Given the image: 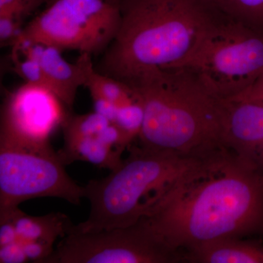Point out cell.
<instances>
[{"mask_svg": "<svg viewBox=\"0 0 263 263\" xmlns=\"http://www.w3.org/2000/svg\"><path fill=\"white\" fill-rule=\"evenodd\" d=\"M143 218L182 259L185 252L214 240L263 238V174L224 148Z\"/></svg>", "mask_w": 263, "mask_h": 263, "instance_id": "cell-1", "label": "cell"}, {"mask_svg": "<svg viewBox=\"0 0 263 263\" xmlns=\"http://www.w3.org/2000/svg\"><path fill=\"white\" fill-rule=\"evenodd\" d=\"M117 35L95 68L127 84L185 69L212 26L202 0H119Z\"/></svg>", "mask_w": 263, "mask_h": 263, "instance_id": "cell-2", "label": "cell"}, {"mask_svg": "<svg viewBox=\"0 0 263 263\" xmlns=\"http://www.w3.org/2000/svg\"><path fill=\"white\" fill-rule=\"evenodd\" d=\"M144 110L138 139L148 149L205 157L224 149V100L186 69L162 71L127 84Z\"/></svg>", "mask_w": 263, "mask_h": 263, "instance_id": "cell-3", "label": "cell"}, {"mask_svg": "<svg viewBox=\"0 0 263 263\" xmlns=\"http://www.w3.org/2000/svg\"><path fill=\"white\" fill-rule=\"evenodd\" d=\"M127 149L129 155L119 167L84 186L89 217L71 230L88 233L136 224L214 155L184 157L133 144Z\"/></svg>", "mask_w": 263, "mask_h": 263, "instance_id": "cell-4", "label": "cell"}, {"mask_svg": "<svg viewBox=\"0 0 263 263\" xmlns=\"http://www.w3.org/2000/svg\"><path fill=\"white\" fill-rule=\"evenodd\" d=\"M119 1L51 0L24 26L18 41L44 43L62 51L100 54L119 30Z\"/></svg>", "mask_w": 263, "mask_h": 263, "instance_id": "cell-5", "label": "cell"}, {"mask_svg": "<svg viewBox=\"0 0 263 263\" xmlns=\"http://www.w3.org/2000/svg\"><path fill=\"white\" fill-rule=\"evenodd\" d=\"M185 69L216 98H235L263 74V34L242 26L212 27Z\"/></svg>", "mask_w": 263, "mask_h": 263, "instance_id": "cell-6", "label": "cell"}, {"mask_svg": "<svg viewBox=\"0 0 263 263\" xmlns=\"http://www.w3.org/2000/svg\"><path fill=\"white\" fill-rule=\"evenodd\" d=\"M52 147L0 143V222L13 220L18 205L37 197H58L79 205L85 197Z\"/></svg>", "mask_w": 263, "mask_h": 263, "instance_id": "cell-7", "label": "cell"}, {"mask_svg": "<svg viewBox=\"0 0 263 263\" xmlns=\"http://www.w3.org/2000/svg\"><path fill=\"white\" fill-rule=\"evenodd\" d=\"M145 218L125 228L79 233L71 230L44 263H179Z\"/></svg>", "mask_w": 263, "mask_h": 263, "instance_id": "cell-8", "label": "cell"}, {"mask_svg": "<svg viewBox=\"0 0 263 263\" xmlns=\"http://www.w3.org/2000/svg\"><path fill=\"white\" fill-rule=\"evenodd\" d=\"M48 88L27 84L8 92L1 108L0 143L28 148H49L50 138L71 114Z\"/></svg>", "mask_w": 263, "mask_h": 263, "instance_id": "cell-9", "label": "cell"}, {"mask_svg": "<svg viewBox=\"0 0 263 263\" xmlns=\"http://www.w3.org/2000/svg\"><path fill=\"white\" fill-rule=\"evenodd\" d=\"M222 142L240 162L263 174V103L224 100Z\"/></svg>", "mask_w": 263, "mask_h": 263, "instance_id": "cell-10", "label": "cell"}, {"mask_svg": "<svg viewBox=\"0 0 263 263\" xmlns=\"http://www.w3.org/2000/svg\"><path fill=\"white\" fill-rule=\"evenodd\" d=\"M12 51L37 60L50 89L70 109L73 106L78 89L85 86L95 66L91 55L82 53L72 63L64 58L61 50L44 43L18 41L12 46Z\"/></svg>", "mask_w": 263, "mask_h": 263, "instance_id": "cell-11", "label": "cell"}, {"mask_svg": "<svg viewBox=\"0 0 263 263\" xmlns=\"http://www.w3.org/2000/svg\"><path fill=\"white\" fill-rule=\"evenodd\" d=\"M183 262L263 263V238H228L214 240L185 252Z\"/></svg>", "mask_w": 263, "mask_h": 263, "instance_id": "cell-12", "label": "cell"}, {"mask_svg": "<svg viewBox=\"0 0 263 263\" xmlns=\"http://www.w3.org/2000/svg\"><path fill=\"white\" fill-rule=\"evenodd\" d=\"M64 140V146L57 155L65 165L82 161L111 171L122 163V154L102 141L100 135Z\"/></svg>", "mask_w": 263, "mask_h": 263, "instance_id": "cell-13", "label": "cell"}, {"mask_svg": "<svg viewBox=\"0 0 263 263\" xmlns=\"http://www.w3.org/2000/svg\"><path fill=\"white\" fill-rule=\"evenodd\" d=\"M13 220L20 240H39L52 245L59 237L64 238L68 234L73 226L68 216L59 212L34 216L20 209Z\"/></svg>", "mask_w": 263, "mask_h": 263, "instance_id": "cell-14", "label": "cell"}, {"mask_svg": "<svg viewBox=\"0 0 263 263\" xmlns=\"http://www.w3.org/2000/svg\"><path fill=\"white\" fill-rule=\"evenodd\" d=\"M143 119L144 110L137 95L136 100L131 103L119 107L113 124L120 135V142L118 148L120 153L123 154L132 145L133 141L138 138L143 127Z\"/></svg>", "mask_w": 263, "mask_h": 263, "instance_id": "cell-15", "label": "cell"}, {"mask_svg": "<svg viewBox=\"0 0 263 263\" xmlns=\"http://www.w3.org/2000/svg\"><path fill=\"white\" fill-rule=\"evenodd\" d=\"M85 86L89 90L98 91L119 107L131 103L136 99V92L133 88L98 72L95 68V65L90 70Z\"/></svg>", "mask_w": 263, "mask_h": 263, "instance_id": "cell-16", "label": "cell"}, {"mask_svg": "<svg viewBox=\"0 0 263 263\" xmlns=\"http://www.w3.org/2000/svg\"><path fill=\"white\" fill-rule=\"evenodd\" d=\"M112 124L106 118L96 112L72 115L64 124V139L99 136L107 127Z\"/></svg>", "mask_w": 263, "mask_h": 263, "instance_id": "cell-17", "label": "cell"}, {"mask_svg": "<svg viewBox=\"0 0 263 263\" xmlns=\"http://www.w3.org/2000/svg\"><path fill=\"white\" fill-rule=\"evenodd\" d=\"M13 71L27 84L43 86L50 89L47 79L39 62L17 52H11Z\"/></svg>", "mask_w": 263, "mask_h": 263, "instance_id": "cell-18", "label": "cell"}, {"mask_svg": "<svg viewBox=\"0 0 263 263\" xmlns=\"http://www.w3.org/2000/svg\"><path fill=\"white\" fill-rule=\"evenodd\" d=\"M221 5L254 23L263 24V0H220Z\"/></svg>", "mask_w": 263, "mask_h": 263, "instance_id": "cell-19", "label": "cell"}, {"mask_svg": "<svg viewBox=\"0 0 263 263\" xmlns=\"http://www.w3.org/2000/svg\"><path fill=\"white\" fill-rule=\"evenodd\" d=\"M51 0H0V15H13L24 20Z\"/></svg>", "mask_w": 263, "mask_h": 263, "instance_id": "cell-20", "label": "cell"}, {"mask_svg": "<svg viewBox=\"0 0 263 263\" xmlns=\"http://www.w3.org/2000/svg\"><path fill=\"white\" fill-rule=\"evenodd\" d=\"M24 20L13 15H0V46H13L18 41L24 27Z\"/></svg>", "mask_w": 263, "mask_h": 263, "instance_id": "cell-21", "label": "cell"}, {"mask_svg": "<svg viewBox=\"0 0 263 263\" xmlns=\"http://www.w3.org/2000/svg\"><path fill=\"white\" fill-rule=\"evenodd\" d=\"M22 243L24 252L29 260H32L35 263H44L54 251L53 248V245L46 242L22 240Z\"/></svg>", "mask_w": 263, "mask_h": 263, "instance_id": "cell-22", "label": "cell"}, {"mask_svg": "<svg viewBox=\"0 0 263 263\" xmlns=\"http://www.w3.org/2000/svg\"><path fill=\"white\" fill-rule=\"evenodd\" d=\"M89 91L92 100L94 111L106 118L113 124L117 117L119 106L100 95L98 91L94 90H89Z\"/></svg>", "mask_w": 263, "mask_h": 263, "instance_id": "cell-23", "label": "cell"}, {"mask_svg": "<svg viewBox=\"0 0 263 263\" xmlns=\"http://www.w3.org/2000/svg\"><path fill=\"white\" fill-rule=\"evenodd\" d=\"M29 261L22 240L0 247V263H24Z\"/></svg>", "mask_w": 263, "mask_h": 263, "instance_id": "cell-24", "label": "cell"}, {"mask_svg": "<svg viewBox=\"0 0 263 263\" xmlns=\"http://www.w3.org/2000/svg\"><path fill=\"white\" fill-rule=\"evenodd\" d=\"M20 240L13 220L0 222V247L14 243Z\"/></svg>", "mask_w": 263, "mask_h": 263, "instance_id": "cell-25", "label": "cell"}, {"mask_svg": "<svg viewBox=\"0 0 263 263\" xmlns=\"http://www.w3.org/2000/svg\"><path fill=\"white\" fill-rule=\"evenodd\" d=\"M232 99H243L263 103V74L245 91Z\"/></svg>", "mask_w": 263, "mask_h": 263, "instance_id": "cell-26", "label": "cell"}]
</instances>
